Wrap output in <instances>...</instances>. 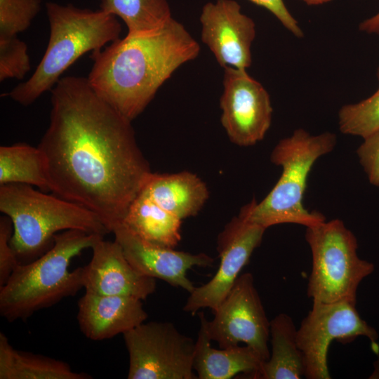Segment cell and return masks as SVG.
<instances>
[{
	"label": "cell",
	"instance_id": "obj_7",
	"mask_svg": "<svg viewBox=\"0 0 379 379\" xmlns=\"http://www.w3.org/2000/svg\"><path fill=\"white\" fill-rule=\"evenodd\" d=\"M305 237L312 253L307 296L312 302L356 303L359 285L374 266L358 256L354 234L333 219L307 227Z\"/></svg>",
	"mask_w": 379,
	"mask_h": 379
},
{
	"label": "cell",
	"instance_id": "obj_12",
	"mask_svg": "<svg viewBox=\"0 0 379 379\" xmlns=\"http://www.w3.org/2000/svg\"><path fill=\"white\" fill-rule=\"evenodd\" d=\"M265 230L240 215L234 217L218 237L220 264L217 272L209 281L190 293L183 310L193 314L209 308L214 312L261 244Z\"/></svg>",
	"mask_w": 379,
	"mask_h": 379
},
{
	"label": "cell",
	"instance_id": "obj_5",
	"mask_svg": "<svg viewBox=\"0 0 379 379\" xmlns=\"http://www.w3.org/2000/svg\"><path fill=\"white\" fill-rule=\"evenodd\" d=\"M336 142L333 133L313 135L302 128L279 140L270 155L272 163L282 168L279 179L261 201L253 199L239 215L265 229L284 223L307 227L326 220L321 213L307 211L303 198L313 165L331 152Z\"/></svg>",
	"mask_w": 379,
	"mask_h": 379
},
{
	"label": "cell",
	"instance_id": "obj_6",
	"mask_svg": "<svg viewBox=\"0 0 379 379\" xmlns=\"http://www.w3.org/2000/svg\"><path fill=\"white\" fill-rule=\"evenodd\" d=\"M0 211L12 222L10 244L18 259L36 256L53 244L60 231L79 230L102 236L110 233L91 211L26 184L0 185Z\"/></svg>",
	"mask_w": 379,
	"mask_h": 379
},
{
	"label": "cell",
	"instance_id": "obj_16",
	"mask_svg": "<svg viewBox=\"0 0 379 379\" xmlns=\"http://www.w3.org/2000/svg\"><path fill=\"white\" fill-rule=\"evenodd\" d=\"M147 317L142 300L135 298L85 291L78 301L79 326L92 340L124 334L145 322Z\"/></svg>",
	"mask_w": 379,
	"mask_h": 379
},
{
	"label": "cell",
	"instance_id": "obj_14",
	"mask_svg": "<svg viewBox=\"0 0 379 379\" xmlns=\"http://www.w3.org/2000/svg\"><path fill=\"white\" fill-rule=\"evenodd\" d=\"M112 232L128 261L138 272L189 293L195 286L187 277V271L196 266H211L214 262L204 253L193 254L147 241L122 222L115 225Z\"/></svg>",
	"mask_w": 379,
	"mask_h": 379
},
{
	"label": "cell",
	"instance_id": "obj_29",
	"mask_svg": "<svg viewBox=\"0 0 379 379\" xmlns=\"http://www.w3.org/2000/svg\"><path fill=\"white\" fill-rule=\"evenodd\" d=\"M270 11L281 25L297 38H302L304 33L298 22L291 15L283 0H250Z\"/></svg>",
	"mask_w": 379,
	"mask_h": 379
},
{
	"label": "cell",
	"instance_id": "obj_18",
	"mask_svg": "<svg viewBox=\"0 0 379 379\" xmlns=\"http://www.w3.org/2000/svg\"><path fill=\"white\" fill-rule=\"evenodd\" d=\"M141 192L181 220L197 215L209 197L206 183L190 171L152 173Z\"/></svg>",
	"mask_w": 379,
	"mask_h": 379
},
{
	"label": "cell",
	"instance_id": "obj_3",
	"mask_svg": "<svg viewBox=\"0 0 379 379\" xmlns=\"http://www.w3.org/2000/svg\"><path fill=\"white\" fill-rule=\"evenodd\" d=\"M46 10L50 36L44 55L29 79L8 93L23 106L32 105L51 91L81 56L99 51L119 39L122 29L117 17L101 8L93 11L49 1Z\"/></svg>",
	"mask_w": 379,
	"mask_h": 379
},
{
	"label": "cell",
	"instance_id": "obj_20",
	"mask_svg": "<svg viewBox=\"0 0 379 379\" xmlns=\"http://www.w3.org/2000/svg\"><path fill=\"white\" fill-rule=\"evenodd\" d=\"M122 222L140 238L154 244L174 248L181 240L182 220L141 191Z\"/></svg>",
	"mask_w": 379,
	"mask_h": 379
},
{
	"label": "cell",
	"instance_id": "obj_19",
	"mask_svg": "<svg viewBox=\"0 0 379 379\" xmlns=\"http://www.w3.org/2000/svg\"><path fill=\"white\" fill-rule=\"evenodd\" d=\"M271 352L256 379H300L305 377L302 354L297 343V328L285 313L270 321Z\"/></svg>",
	"mask_w": 379,
	"mask_h": 379
},
{
	"label": "cell",
	"instance_id": "obj_25",
	"mask_svg": "<svg viewBox=\"0 0 379 379\" xmlns=\"http://www.w3.org/2000/svg\"><path fill=\"white\" fill-rule=\"evenodd\" d=\"M41 0H0V39L28 29L41 10Z\"/></svg>",
	"mask_w": 379,
	"mask_h": 379
},
{
	"label": "cell",
	"instance_id": "obj_30",
	"mask_svg": "<svg viewBox=\"0 0 379 379\" xmlns=\"http://www.w3.org/2000/svg\"><path fill=\"white\" fill-rule=\"evenodd\" d=\"M359 29L368 34L379 36V11L363 20L359 25Z\"/></svg>",
	"mask_w": 379,
	"mask_h": 379
},
{
	"label": "cell",
	"instance_id": "obj_1",
	"mask_svg": "<svg viewBox=\"0 0 379 379\" xmlns=\"http://www.w3.org/2000/svg\"><path fill=\"white\" fill-rule=\"evenodd\" d=\"M51 102L38 146L51 192L95 213L112 232L152 173L132 121L98 97L85 77H62Z\"/></svg>",
	"mask_w": 379,
	"mask_h": 379
},
{
	"label": "cell",
	"instance_id": "obj_17",
	"mask_svg": "<svg viewBox=\"0 0 379 379\" xmlns=\"http://www.w3.org/2000/svg\"><path fill=\"white\" fill-rule=\"evenodd\" d=\"M204 314H199L200 328L195 341L193 368L199 379H230L239 373L251 378L265 362L250 347L234 346L215 349L211 346L204 323Z\"/></svg>",
	"mask_w": 379,
	"mask_h": 379
},
{
	"label": "cell",
	"instance_id": "obj_9",
	"mask_svg": "<svg viewBox=\"0 0 379 379\" xmlns=\"http://www.w3.org/2000/svg\"><path fill=\"white\" fill-rule=\"evenodd\" d=\"M359 336L367 337L372 342L374 352H378L377 332L361 318L355 303L312 302V309L297 328V343L303 357L305 377L331 378L327 355L332 341L348 343Z\"/></svg>",
	"mask_w": 379,
	"mask_h": 379
},
{
	"label": "cell",
	"instance_id": "obj_31",
	"mask_svg": "<svg viewBox=\"0 0 379 379\" xmlns=\"http://www.w3.org/2000/svg\"><path fill=\"white\" fill-rule=\"evenodd\" d=\"M307 4V5H320L328 3L331 0H300Z\"/></svg>",
	"mask_w": 379,
	"mask_h": 379
},
{
	"label": "cell",
	"instance_id": "obj_11",
	"mask_svg": "<svg viewBox=\"0 0 379 379\" xmlns=\"http://www.w3.org/2000/svg\"><path fill=\"white\" fill-rule=\"evenodd\" d=\"M222 84L220 121L229 139L239 146L255 145L272 123L268 92L246 69L224 68Z\"/></svg>",
	"mask_w": 379,
	"mask_h": 379
},
{
	"label": "cell",
	"instance_id": "obj_27",
	"mask_svg": "<svg viewBox=\"0 0 379 379\" xmlns=\"http://www.w3.org/2000/svg\"><path fill=\"white\" fill-rule=\"evenodd\" d=\"M13 230L11 219L6 215L1 216L0 218V287L7 281L20 263L10 244Z\"/></svg>",
	"mask_w": 379,
	"mask_h": 379
},
{
	"label": "cell",
	"instance_id": "obj_15",
	"mask_svg": "<svg viewBox=\"0 0 379 379\" xmlns=\"http://www.w3.org/2000/svg\"><path fill=\"white\" fill-rule=\"evenodd\" d=\"M90 262L82 267L85 291L145 300L156 291V279L134 268L120 245L100 237L93 247Z\"/></svg>",
	"mask_w": 379,
	"mask_h": 379
},
{
	"label": "cell",
	"instance_id": "obj_21",
	"mask_svg": "<svg viewBox=\"0 0 379 379\" xmlns=\"http://www.w3.org/2000/svg\"><path fill=\"white\" fill-rule=\"evenodd\" d=\"M60 360L15 349L0 332V379H91Z\"/></svg>",
	"mask_w": 379,
	"mask_h": 379
},
{
	"label": "cell",
	"instance_id": "obj_28",
	"mask_svg": "<svg viewBox=\"0 0 379 379\" xmlns=\"http://www.w3.org/2000/svg\"><path fill=\"white\" fill-rule=\"evenodd\" d=\"M357 153L369 182L379 187V129L364 139Z\"/></svg>",
	"mask_w": 379,
	"mask_h": 379
},
{
	"label": "cell",
	"instance_id": "obj_4",
	"mask_svg": "<svg viewBox=\"0 0 379 379\" xmlns=\"http://www.w3.org/2000/svg\"><path fill=\"white\" fill-rule=\"evenodd\" d=\"M104 237L79 230L56 234L40 258L19 263L0 287V314L8 321L26 320L37 311L74 295L83 288L82 267L70 271L72 260Z\"/></svg>",
	"mask_w": 379,
	"mask_h": 379
},
{
	"label": "cell",
	"instance_id": "obj_10",
	"mask_svg": "<svg viewBox=\"0 0 379 379\" xmlns=\"http://www.w3.org/2000/svg\"><path fill=\"white\" fill-rule=\"evenodd\" d=\"M207 333L211 340L226 348L245 343L266 361L270 355L268 347L270 321L268 320L253 274L239 276L231 290L208 321Z\"/></svg>",
	"mask_w": 379,
	"mask_h": 379
},
{
	"label": "cell",
	"instance_id": "obj_13",
	"mask_svg": "<svg viewBox=\"0 0 379 379\" xmlns=\"http://www.w3.org/2000/svg\"><path fill=\"white\" fill-rule=\"evenodd\" d=\"M201 38L224 68L247 69L252 63L251 47L255 24L241 12L234 0H215L202 8Z\"/></svg>",
	"mask_w": 379,
	"mask_h": 379
},
{
	"label": "cell",
	"instance_id": "obj_22",
	"mask_svg": "<svg viewBox=\"0 0 379 379\" xmlns=\"http://www.w3.org/2000/svg\"><path fill=\"white\" fill-rule=\"evenodd\" d=\"M10 183L26 184L51 192L46 158L39 147L26 143L0 147V185Z\"/></svg>",
	"mask_w": 379,
	"mask_h": 379
},
{
	"label": "cell",
	"instance_id": "obj_24",
	"mask_svg": "<svg viewBox=\"0 0 379 379\" xmlns=\"http://www.w3.org/2000/svg\"><path fill=\"white\" fill-rule=\"evenodd\" d=\"M379 80V68L378 69ZM341 133L364 139L379 129V86L370 97L357 103L347 104L338 112Z\"/></svg>",
	"mask_w": 379,
	"mask_h": 379
},
{
	"label": "cell",
	"instance_id": "obj_26",
	"mask_svg": "<svg viewBox=\"0 0 379 379\" xmlns=\"http://www.w3.org/2000/svg\"><path fill=\"white\" fill-rule=\"evenodd\" d=\"M27 46L18 36L0 39V81L22 79L30 70Z\"/></svg>",
	"mask_w": 379,
	"mask_h": 379
},
{
	"label": "cell",
	"instance_id": "obj_23",
	"mask_svg": "<svg viewBox=\"0 0 379 379\" xmlns=\"http://www.w3.org/2000/svg\"><path fill=\"white\" fill-rule=\"evenodd\" d=\"M100 8L121 18L130 35L152 33L172 18L168 0H101Z\"/></svg>",
	"mask_w": 379,
	"mask_h": 379
},
{
	"label": "cell",
	"instance_id": "obj_8",
	"mask_svg": "<svg viewBox=\"0 0 379 379\" xmlns=\"http://www.w3.org/2000/svg\"><path fill=\"white\" fill-rule=\"evenodd\" d=\"M128 379H197L195 341L168 321L142 323L123 334Z\"/></svg>",
	"mask_w": 379,
	"mask_h": 379
},
{
	"label": "cell",
	"instance_id": "obj_2",
	"mask_svg": "<svg viewBox=\"0 0 379 379\" xmlns=\"http://www.w3.org/2000/svg\"><path fill=\"white\" fill-rule=\"evenodd\" d=\"M199 52L198 42L172 18L152 33L127 34L93 53L86 79L98 97L132 121L174 72Z\"/></svg>",
	"mask_w": 379,
	"mask_h": 379
}]
</instances>
